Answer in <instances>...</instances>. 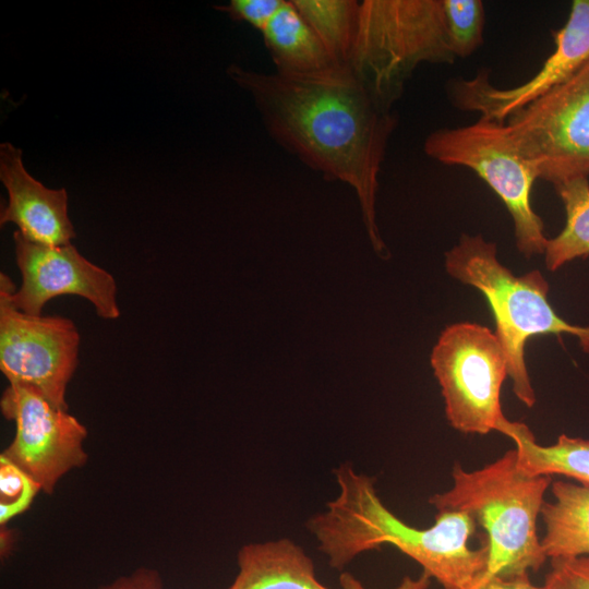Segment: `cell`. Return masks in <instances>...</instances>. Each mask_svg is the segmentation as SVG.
<instances>
[{"mask_svg": "<svg viewBox=\"0 0 589 589\" xmlns=\"http://www.w3.org/2000/svg\"><path fill=\"white\" fill-rule=\"evenodd\" d=\"M269 135L326 180L357 193L373 249L386 252L375 220L378 173L397 118L346 65L308 75L263 73L232 64Z\"/></svg>", "mask_w": 589, "mask_h": 589, "instance_id": "cell-1", "label": "cell"}, {"mask_svg": "<svg viewBox=\"0 0 589 589\" xmlns=\"http://www.w3.org/2000/svg\"><path fill=\"white\" fill-rule=\"evenodd\" d=\"M335 473L339 495L327 504V510L308 522L332 567L341 569L358 554L392 544L419 563L423 573L444 589H474L485 576L488 546L468 545L476 529L471 516L437 510L430 528H414L382 503L373 479L354 472L347 464Z\"/></svg>", "mask_w": 589, "mask_h": 589, "instance_id": "cell-2", "label": "cell"}, {"mask_svg": "<svg viewBox=\"0 0 589 589\" xmlns=\"http://www.w3.org/2000/svg\"><path fill=\"white\" fill-rule=\"evenodd\" d=\"M452 477V488L432 495L429 503L436 510L464 512L483 527L489 549L484 577L538 570L546 556L537 534V519L552 476L524 471L514 448L478 470L467 471L456 462Z\"/></svg>", "mask_w": 589, "mask_h": 589, "instance_id": "cell-3", "label": "cell"}, {"mask_svg": "<svg viewBox=\"0 0 589 589\" xmlns=\"http://www.w3.org/2000/svg\"><path fill=\"white\" fill-rule=\"evenodd\" d=\"M448 274L477 288L485 297L494 315L498 338L507 358L513 392L527 407L536 395L525 362L529 338L543 334H570L589 353V326L572 325L560 317L548 300L549 284L539 271L514 275L497 260L494 242L482 236L462 235L445 253Z\"/></svg>", "mask_w": 589, "mask_h": 589, "instance_id": "cell-4", "label": "cell"}, {"mask_svg": "<svg viewBox=\"0 0 589 589\" xmlns=\"http://www.w3.org/2000/svg\"><path fill=\"white\" fill-rule=\"evenodd\" d=\"M456 60L450 51L443 0H364L346 65L373 98L392 110L421 63Z\"/></svg>", "mask_w": 589, "mask_h": 589, "instance_id": "cell-5", "label": "cell"}, {"mask_svg": "<svg viewBox=\"0 0 589 589\" xmlns=\"http://www.w3.org/2000/svg\"><path fill=\"white\" fill-rule=\"evenodd\" d=\"M423 148L443 165L472 170L493 190L513 219L520 253L526 257L544 253L543 221L531 204L539 175L517 149L505 123L480 118L468 125L441 128L426 136Z\"/></svg>", "mask_w": 589, "mask_h": 589, "instance_id": "cell-6", "label": "cell"}, {"mask_svg": "<svg viewBox=\"0 0 589 589\" xmlns=\"http://www.w3.org/2000/svg\"><path fill=\"white\" fill-rule=\"evenodd\" d=\"M431 365L454 429L481 435L503 432L509 420L500 394L508 363L495 333L476 323L446 327L432 350Z\"/></svg>", "mask_w": 589, "mask_h": 589, "instance_id": "cell-7", "label": "cell"}, {"mask_svg": "<svg viewBox=\"0 0 589 589\" xmlns=\"http://www.w3.org/2000/svg\"><path fill=\"white\" fill-rule=\"evenodd\" d=\"M505 125L539 179L554 187L589 177V62L569 80L514 112Z\"/></svg>", "mask_w": 589, "mask_h": 589, "instance_id": "cell-8", "label": "cell"}, {"mask_svg": "<svg viewBox=\"0 0 589 589\" xmlns=\"http://www.w3.org/2000/svg\"><path fill=\"white\" fill-rule=\"evenodd\" d=\"M0 275V369L9 382L29 385L53 407L68 410L65 393L77 366L80 334L67 317L29 315L10 299Z\"/></svg>", "mask_w": 589, "mask_h": 589, "instance_id": "cell-9", "label": "cell"}, {"mask_svg": "<svg viewBox=\"0 0 589 589\" xmlns=\"http://www.w3.org/2000/svg\"><path fill=\"white\" fill-rule=\"evenodd\" d=\"M0 407L15 423V435L2 456L32 477L46 493L59 479L83 466L87 455L83 443L85 426L68 410L53 407L34 387L9 382Z\"/></svg>", "mask_w": 589, "mask_h": 589, "instance_id": "cell-10", "label": "cell"}, {"mask_svg": "<svg viewBox=\"0 0 589 589\" xmlns=\"http://www.w3.org/2000/svg\"><path fill=\"white\" fill-rule=\"evenodd\" d=\"M15 260L22 284L10 288V299L20 311L41 315L44 305L60 296L87 299L104 320L120 316L117 284L106 269L85 259L72 243L50 247L13 233Z\"/></svg>", "mask_w": 589, "mask_h": 589, "instance_id": "cell-11", "label": "cell"}, {"mask_svg": "<svg viewBox=\"0 0 589 589\" xmlns=\"http://www.w3.org/2000/svg\"><path fill=\"white\" fill-rule=\"evenodd\" d=\"M555 48L541 69L528 81L510 88L495 87L488 72L472 79L455 80L450 100L464 111L505 123L516 111L542 97L575 75L589 62V0L572 3L567 22L554 32Z\"/></svg>", "mask_w": 589, "mask_h": 589, "instance_id": "cell-12", "label": "cell"}, {"mask_svg": "<svg viewBox=\"0 0 589 589\" xmlns=\"http://www.w3.org/2000/svg\"><path fill=\"white\" fill-rule=\"evenodd\" d=\"M0 180L9 195L1 211V226L12 223L27 240L50 247L71 243L74 227L68 215L65 189H48L25 169L22 151L10 143L0 145Z\"/></svg>", "mask_w": 589, "mask_h": 589, "instance_id": "cell-13", "label": "cell"}, {"mask_svg": "<svg viewBox=\"0 0 589 589\" xmlns=\"http://www.w3.org/2000/svg\"><path fill=\"white\" fill-rule=\"evenodd\" d=\"M238 566L227 589H328L316 579L312 558L289 539L242 546Z\"/></svg>", "mask_w": 589, "mask_h": 589, "instance_id": "cell-14", "label": "cell"}, {"mask_svg": "<svg viewBox=\"0 0 589 589\" xmlns=\"http://www.w3.org/2000/svg\"><path fill=\"white\" fill-rule=\"evenodd\" d=\"M262 35L278 73L308 75L341 65L334 60L291 0H285Z\"/></svg>", "mask_w": 589, "mask_h": 589, "instance_id": "cell-15", "label": "cell"}, {"mask_svg": "<svg viewBox=\"0 0 589 589\" xmlns=\"http://www.w3.org/2000/svg\"><path fill=\"white\" fill-rule=\"evenodd\" d=\"M551 488L553 501L541 509L546 558L589 555V485L557 480Z\"/></svg>", "mask_w": 589, "mask_h": 589, "instance_id": "cell-16", "label": "cell"}, {"mask_svg": "<svg viewBox=\"0 0 589 589\" xmlns=\"http://www.w3.org/2000/svg\"><path fill=\"white\" fill-rule=\"evenodd\" d=\"M503 434L515 442L518 465L527 473L560 474L589 485V440L561 434L555 444L541 446L526 424L512 421Z\"/></svg>", "mask_w": 589, "mask_h": 589, "instance_id": "cell-17", "label": "cell"}, {"mask_svg": "<svg viewBox=\"0 0 589 589\" xmlns=\"http://www.w3.org/2000/svg\"><path fill=\"white\" fill-rule=\"evenodd\" d=\"M563 202L566 223L553 239H548L545 265L556 271L565 263L589 255V180L576 178L554 187Z\"/></svg>", "mask_w": 589, "mask_h": 589, "instance_id": "cell-18", "label": "cell"}, {"mask_svg": "<svg viewBox=\"0 0 589 589\" xmlns=\"http://www.w3.org/2000/svg\"><path fill=\"white\" fill-rule=\"evenodd\" d=\"M338 64L352 48L360 2L356 0H291Z\"/></svg>", "mask_w": 589, "mask_h": 589, "instance_id": "cell-19", "label": "cell"}, {"mask_svg": "<svg viewBox=\"0 0 589 589\" xmlns=\"http://www.w3.org/2000/svg\"><path fill=\"white\" fill-rule=\"evenodd\" d=\"M447 40L455 58L471 56L483 43L485 24L481 0H443Z\"/></svg>", "mask_w": 589, "mask_h": 589, "instance_id": "cell-20", "label": "cell"}, {"mask_svg": "<svg viewBox=\"0 0 589 589\" xmlns=\"http://www.w3.org/2000/svg\"><path fill=\"white\" fill-rule=\"evenodd\" d=\"M40 485L24 470L0 455V524L25 512Z\"/></svg>", "mask_w": 589, "mask_h": 589, "instance_id": "cell-21", "label": "cell"}, {"mask_svg": "<svg viewBox=\"0 0 589 589\" xmlns=\"http://www.w3.org/2000/svg\"><path fill=\"white\" fill-rule=\"evenodd\" d=\"M545 589H589V555L551 560Z\"/></svg>", "mask_w": 589, "mask_h": 589, "instance_id": "cell-22", "label": "cell"}, {"mask_svg": "<svg viewBox=\"0 0 589 589\" xmlns=\"http://www.w3.org/2000/svg\"><path fill=\"white\" fill-rule=\"evenodd\" d=\"M285 0H231L226 5L216 7L235 21L251 24L261 33L277 13Z\"/></svg>", "mask_w": 589, "mask_h": 589, "instance_id": "cell-23", "label": "cell"}, {"mask_svg": "<svg viewBox=\"0 0 589 589\" xmlns=\"http://www.w3.org/2000/svg\"><path fill=\"white\" fill-rule=\"evenodd\" d=\"M97 589H164V584L156 570L141 567Z\"/></svg>", "mask_w": 589, "mask_h": 589, "instance_id": "cell-24", "label": "cell"}, {"mask_svg": "<svg viewBox=\"0 0 589 589\" xmlns=\"http://www.w3.org/2000/svg\"><path fill=\"white\" fill-rule=\"evenodd\" d=\"M474 589H545L533 585L528 573L514 576H489L482 578Z\"/></svg>", "mask_w": 589, "mask_h": 589, "instance_id": "cell-25", "label": "cell"}, {"mask_svg": "<svg viewBox=\"0 0 589 589\" xmlns=\"http://www.w3.org/2000/svg\"><path fill=\"white\" fill-rule=\"evenodd\" d=\"M430 576L423 573L418 579H411L406 577L397 589H428L430 585ZM340 585L342 589H365L356 578L350 574H342L340 577Z\"/></svg>", "mask_w": 589, "mask_h": 589, "instance_id": "cell-26", "label": "cell"}]
</instances>
